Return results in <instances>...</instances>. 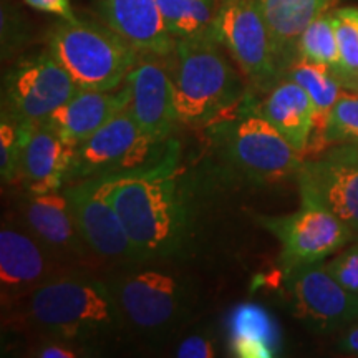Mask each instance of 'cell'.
<instances>
[{"label":"cell","instance_id":"cell-31","mask_svg":"<svg viewBox=\"0 0 358 358\" xmlns=\"http://www.w3.org/2000/svg\"><path fill=\"white\" fill-rule=\"evenodd\" d=\"M176 355L179 358H211L216 357V348L211 340L204 337H189L179 345Z\"/></svg>","mask_w":358,"mask_h":358},{"label":"cell","instance_id":"cell-13","mask_svg":"<svg viewBox=\"0 0 358 358\" xmlns=\"http://www.w3.org/2000/svg\"><path fill=\"white\" fill-rule=\"evenodd\" d=\"M71 267L57 257L24 226L0 229V294L3 303L24 301L48 282L70 274Z\"/></svg>","mask_w":358,"mask_h":358},{"label":"cell","instance_id":"cell-11","mask_svg":"<svg viewBox=\"0 0 358 358\" xmlns=\"http://www.w3.org/2000/svg\"><path fill=\"white\" fill-rule=\"evenodd\" d=\"M301 201L319 204L358 239V155L350 145L334 146L303 161L297 173Z\"/></svg>","mask_w":358,"mask_h":358},{"label":"cell","instance_id":"cell-5","mask_svg":"<svg viewBox=\"0 0 358 358\" xmlns=\"http://www.w3.org/2000/svg\"><path fill=\"white\" fill-rule=\"evenodd\" d=\"M214 138L222 159L236 174L256 185L297 176L303 159L261 111L216 120Z\"/></svg>","mask_w":358,"mask_h":358},{"label":"cell","instance_id":"cell-32","mask_svg":"<svg viewBox=\"0 0 358 358\" xmlns=\"http://www.w3.org/2000/svg\"><path fill=\"white\" fill-rule=\"evenodd\" d=\"M85 348L71 345V343L58 342V340H50L48 343H43L37 350H34L35 357L42 358H75L85 355Z\"/></svg>","mask_w":358,"mask_h":358},{"label":"cell","instance_id":"cell-33","mask_svg":"<svg viewBox=\"0 0 358 358\" xmlns=\"http://www.w3.org/2000/svg\"><path fill=\"white\" fill-rule=\"evenodd\" d=\"M27 6H30L35 10L53 13V15L60 17L62 20H77L78 17L75 15L73 8H71L70 0H24Z\"/></svg>","mask_w":358,"mask_h":358},{"label":"cell","instance_id":"cell-24","mask_svg":"<svg viewBox=\"0 0 358 358\" xmlns=\"http://www.w3.org/2000/svg\"><path fill=\"white\" fill-rule=\"evenodd\" d=\"M164 25L174 40L214 38L216 0H158Z\"/></svg>","mask_w":358,"mask_h":358},{"label":"cell","instance_id":"cell-12","mask_svg":"<svg viewBox=\"0 0 358 358\" xmlns=\"http://www.w3.org/2000/svg\"><path fill=\"white\" fill-rule=\"evenodd\" d=\"M75 222L96 259L138 261L124 224L108 198L106 179H83L64 187Z\"/></svg>","mask_w":358,"mask_h":358},{"label":"cell","instance_id":"cell-17","mask_svg":"<svg viewBox=\"0 0 358 358\" xmlns=\"http://www.w3.org/2000/svg\"><path fill=\"white\" fill-rule=\"evenodd\" d=\"M73 150L48 120L27 127L17 179L29 194L64 189L69 182Z\"/></svg>","mask_w":358,"mask_h":358},{"label":"cell","instance_id":"cell-28","mask_svg":"<svg viewBox=\"0 0 358 358\" xmlns=\"http://www.w3.org/2000/svg\"><path fill=\"white\" fill-rule=\"evenodd\" d=\"M27 127L2 116L0 122V174L3 182L15 181L19 176V163Z\"/></svg>","mask_w":358,"mask_h":358},{"label":"cell","instance_id":"cell-36","mask_svg":"<svg viewBox=\"0 0 358 358\" xmlns=\"http://www.w3.org/2000/svg\"><path fill=\"white\" fill-rule=\"evenodd\" d=\"M355 90H358V85H357V87H355V88H353V90H352V92H355Z\"/></svg>","mask_w":358,"mask_h":358},{"label":"cell","instance_id":"cell-15","mask_svg":"<svg viewBox=\"0 0 358 358\" xmlns=\"http://www.w3.org/2000/svg\"><path fill=\"white\" fill-rule=\"evenodd\" d=\"M123 85L134 122L151 140L166 143L179 123L171 73L156 60H138Z\"/></svg>","mask_w":358,"mask_h":358},{"label":"cell","instance_id":"cell-6","mask_svg":"<svg viewBox=\"0 0 358 358\" xmlns=\"http://www.w3.org/2000/svg\"><path fill=\"white\" fill-rule=\"evenodd\" d=\"M168 148L164 143L151 140L124 108L75 148L69 182L140 171L158 163Z\"/></svg>","mask_w":358,"mask_h":358},{"label":"cell","instance_id":"cell-18","mask_svg":"<svg viewBox=\"0 0 358 358\" xmlns=\"http://www.w3.org/2000/svg\"><path fill=\"white\" fill-rule=\"evenodd\" d=\"M103 24L113 29L138 53L169 57L174 40L164 25L158 0H96Z\"/></svg>","mask_w":358,"mask_h":358},{"label":"cell","instance_id":"cell-4","mask_svg":"<svg viewBox=\"0 0 358 358\" xmlns=\"http://www.w3.org/2000/svg\"><path fill=\"white\" fill-rule=\"evenodd\" d=\"M48 50L80 90L110 92L123 87L138 52L106 24L64 20L53 27Z\"/></svg>","mask_w":358,"mask_h":358},{"label":"cell","instance_id":"cell-34","mask_svg":"<svg viewBox=\"0 0 358 358\" xmlns=\"http://www.w3.org/2000/svg\"><path fill=\"white\" fill-rule=\"evenodd\" d=\"M338 348L348 355H358V325L348 329L338 342Z\"/></svg>","mask_w":358,"mask_h":358},{"label":"cell","instance_id":"cell-16","mask_svg":"<svg viewBox=\"0 0 358 358\" xmlns=\"http://www.w3.org/2000/svg\"><path fill=\"white\" fill-rule=\"evenodd\" d=\"M20 213L22 226L69 266L95 257L80 234L64 189L29 194L22 203Z\"/></svg>","mask_w":358,"mask_h":358},{"label":"cell","instance_id":"cell-10","mask_svg":"<svg viewBox=\"0 0 358 358\" xmlns=\"http://www.w3.org/2000/svg\"><path fill=\"white\" fill-rule=\"evenodd\" d=\"M124 324L141 332H163L187 310V289L176 275L156 268L134 271L108 282Z\"/></svg>","mask_w":358,"mask_h":358},{"label":"cell","instance_id":"cell-23","mask_svg":"<svg viewBox=\"0 0 358 358\" xmlns=\"http://www.w3.org/2000/svg\"><path fill=\"white\" fill-rule=\"evenodd\" d=\"M279 335L271 315L262 307H237L231 317V347L236 357L267 358L274 355Z\"/></svg>","mask_w":358,"mask_h":358},{"label":"cell","instance_id":"cell-25","mask_svg":"<svg viewBox=\"0 0 358 358\" xmlns=\"http://www.w3.org/2000/svg\"><path fill=\"white\" fill-rule=\"evenodd\" d=\"M297 58L310 64L325 65L338 73L340 55L332 12L322 13L303 30L297 43Z\"/></svg>","mask_w":358,"mask_h":358},{"label":"cell","instance_id":"cell-35","mask_svg":"<svg viewBox=\"0 0 358 358\" xmlns=\"http://www.w3.org/2000/svg\"><path fill=\"white\" fill-rule=\"evenodd\" d=\"M352 148H353V151H355V153L358 155V145H350Z\"/></svg>","mask_w":358,"mask_h":358},{"label":"cell","instance_id":"cell-29","mask_svg":"<svg viewBox=\"0 0 358 358\" xmlns=\"http://www.w3.org/2000/svg\"><path fill=\"white\" fill-rule=\"evenodd\" d=\"M330 275L348 292L358 297V239L338 250L337 256L324 262Z\"/></svg>","mask_w":358,"mask_h":358},{"label":"cell","instance_id":"cell-7","mask_svg":"<svg viewBox=\"0 0 358 358\" xmlns=\"http://www.w3.org/2000/svg\"><path fill=\"white\" fill-rule=\"evenodd\" d=\"M69 71L50 50L17 62L2 83V116L24 127L47 122L78 92Z\"/></svg>","mask_w":358,"mask_h":358},{"label":"cell","instance_id":"cell-3","mask_svg":"<svg viewBox=\"0 0 358 358\" xmlns=\"http://www.w3.org/2000/svg\"><path fill=\"white\" fill-rule=\"evenodd\" d=\"M211 37L178 38L171 78L179 122L211 124L236 110L245 96L243 78Z\"/></svg>","mask_w":358,"mask_h":358},{"label":"cell","instance_id":"cell-1","mask_svg":"<svg viewBox=\"0 0 358 358\" xmlns=\"http://www.w3.org/2000/svg\"><path fill=\"white\" fill-rule=\"evenodd\" d=\"M176 166L178 148L171 145L153 166L106 178L108 198L122 217L138 261L169 257L185 243L189 219Z\"/></svg>","mask_w":358,"mask_h":358},{"label":"cell","instance_id":"cell-14","mask_svg":"<svg viewBox=\"0 0 358 358\" xmlns=\"http://www.w3.org/2000/svg\"><path fill=\"white\" fill-rule=\"evenodd\" d=\"M289 290L294 313L317 332H332L358 319V297L327 272L324 262L290 274Z\"/></svg>","mask_w":358,"mask_h":358},{"label":"cell","instance_id":"cell-22","mask_svg":"<svg viewBox=\"0 0 358 358\" xmlns=\"http://www.w3.org/2000/svg\"><path fill=\"white\" fill-rule=\"evenodd\" d=\"M284 78L301 85L308 93L313 108H315V128H313V136L307 151V153H310L319 141L322 131H324L330 111L338 101V98L342 96L345 87L332 69L325 65L310 64V62L301 60V58H297L289 65Z\"/></svg>","mask_w":358,"mask_h":358},{"label":"cell","instance_id":"cell-26","mask_svg":"<svg viewBox=\"0 0 358 358\" xmlns=\"http://www.w3.org/2000/svg\"><path fill=\"white\" fill-rule=\"evenodd\" d=\"M332 19L340 55L337 77L343 87L353 90L358 85V8H337L332 12Z\"/></svg>","mask_w":358,"mask_h":358},{"label":"cell","instance_id":"cell-27","mask_svg":"<svg viewBox=\"0 0 358 358\" xmlns=\"http://www.w3.org/2000/svg\"><path fill=\"white\" fill-rule=\"evenodd\" d=\"M340 145H358V93H342L338 101L330 111L329 120L317 141L313 153L330 146Z\"/></svg>","mask_w":358,"mask_h":358},{"label":"cell","instance_id":"cell-21","mask_svg":"<svg viewBox=\"0 0 358 358\" xmlns=\"http://www.w3.org/2000/svg\"><path fill=\"white\" fill-rule=\"evenodd\" d=\"M259 111L299 155H307L315 128V108L301 85L282 78L268 90Z\"/></svg>","mask_w":358,"mask_h":358},{"label":"cell","instance_id":"cell-19","mask_svg":"<svg viewBox=\"0 0 358 358\" xmlns=\"http://www.w3.org/2000/svg\"><path fill=\"white\" fill-rule=\"evenodd\" d=\"M127 106L128 90L124 85L110 92L78 90L77 95L58 108L48 122L66 145L77 148Z\"/></svg>","mask_w":358,"mask_h":358},{"label":"cell","instance_id":"cell-9","mask_svg":"<svg viewBox=\"0 0 358 358\" xmlns=\"http://www.w3.org/2000/svg\"><path fill=\"white\" fill-rule=\"evenodd\" d=\"M214 40L257 88L272 90L282 80L257 0H217Z\"/></svg>","mask_w":358,"mask_h":358},{"label":"cell","instance_id":"cell-8","mask_svg":"<svg viewBox=\"0 0 358 358\" xmlns=\"http://www.w3.org/2000/svg\"><path fill=\"white\" fill-rule=\"evenodd\" d=\"M257 221L279 241V264L284 274L324 262L350 241L352 231L319 204L301 201V208L285 216H259Z\"/></svg>","mask_w":358,"mask_h":358},{"label":"cell","instance_id":"cell-30","mask_svg":"<svg viewBox=\"0 0 358 358\" xmlns=\"http://www.w3.org/2000/svg\"><path fill=\"white\" fill-rule=\"evenodd\" d=\"M0 29H2V57H10L19 50L27 37L25 24L22 20L20 12L10 2L2 0V17H0Z\"/></svg>","mask_w":358,"mask_h":358},{"label":"cell","instance_id":"cell-20","mask_svg":"<svg viewBox=\"0 0 358 358\" xmlns=\"http://www.w3.org/2000/svg\"><path fill=\"white\" fill-rule=\"evenodd\" d=\"M334 0H257L266 22L277 64L285 70L297 60V43L303 30L327 12Z\"/></svg>","mask_w":358,"mask_h":358},{"label":"cell","instance_id":"cell-37","mask_svg":"<svg viewBox=\"0 0 358 358\" xmlns=\"http://www.w3.org/2000/svg\"><path fill=\"white\" fill-rule=\"evenodd\" d=\"M355 92H357V93H358V90H355Z\"/></svg>","mask_w":358,"mask_h":358},{"label":"cell","instance_id":"cell-2","mask_svg":"<svg viewBox=\"0 0 358 358\" xmlns=\"http://www.w3.org/2000/svg\"><path fill=\"white\" fill-rule=\"evenodd\" d=\"M30 327L50 340L88 345L111 338L124 325L108 284L70 272L24 299Z\"/></svg>","mask_w":358,"mask_h":358}]
</instances>
